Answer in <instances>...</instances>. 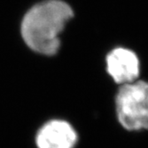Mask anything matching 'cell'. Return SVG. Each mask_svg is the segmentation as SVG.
Listing matches in <instances>:
<instances>
[{
    "mask_svg": "<svg viewBox=\"0 0 148 148\" xmlns=\"http://www.w3.org/2000/svg\"><path fill=\"white\" fill-rule=\"evenodd\" d=\"M106 71L114 81L121 86L138 80L140 63L135 52L125 47H116L106 56Z\"/></svg>",
    "mask_w": 148,
    "mask_h": 148,
    "instance_id": "3",
    "label": "cell"
},
{
    "mask_svg": "<svg viewBox=\"0 0 148 148\" xmlns=\"http://www.w3.org/2000/svg\"><path fill=\"white\" fill-rule=\"evenodd\" d=\"M73 16L71 6L61 0H45L35 5L21 22L25 44L40 55H55L60 47V34Z\"/></svg>",
    "mask_w": 148,
    "mask_h": 148,
    "instance_id": "1",
    "label": "cell"
},
{
    "mask_svg": "<svg viewBox=\"0 0 148 148\" xmlns=\"http://www.w3.org/2000/svg\"><path fill=\"white\" fill-rule=\"evenodd\" d=\"M119 123L129 131L148 129V82L136 80L121 86L115 97Z\"/></svg>",
    "mask_w": 148,
    "mask_h": 148,
    "instance_id": "2",
    "label": "cell"
},
{
    "mask_svg": "<svg viewBox=\"0 0 148 148\" xmlns=\"http://www.w3.org/2000/svg\"><path fill=\"white\" fill-rule=\"evenodd\" d=\"M78 135L74 127L63 120H51L40 129L36 137L37 148H74Z\"/></svg>",
    "mask_w": 148,
    "mask_h": 148,
    "instance_id": "4",
    "label": "cell"
}]
</instances>
